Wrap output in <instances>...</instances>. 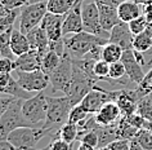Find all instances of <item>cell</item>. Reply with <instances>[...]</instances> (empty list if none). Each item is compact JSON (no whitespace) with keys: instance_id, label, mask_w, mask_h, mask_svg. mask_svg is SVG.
<instances>
[{"instance_id":"obj_21","label":"cell","mask_w":152,"mask_h":150,"mask_svg":"<svg viewBox=\"0 0 152 150\" xmlns=\"http://www.w3.org/2000/svg\"><path fill=\"white\" fill-rule=\"evenodd\" d=\"M117 13H119V18L123 22H130L143 14V10L140 9V5L135 3L134 0H124L121 4L117 7Z\"/></svg>"},{"instance_id":"obj_16","label":"cell","mask_w":152,"mask_h":150,"mask_svg":"<svg viewBox=\"0 0 152 150\" xmlns=\"http://www.w3.org/2000/svg\"><path fill=\"white\" fill-rule=\"evenodd\" d=\"M121 117H123V114H121L120 107L117 106V103L115 101H110L107 103H104L94 114V118H96V122L98 126H113L116 123H119Z\"/></svg>"},{"instance_id":"obj_38","label":"cell","mask_w":152,"mask_h":150,"mask_svg":"<svg viewBox=\"0 0 152 150\" xmlns=\"http://www.w3.org/2000/svg\"><path fill=\"white\" fill-rule=\"evenodd\" d=\"M48 150H72V144L62 140L61 137L54 136L48 146Z\"/></svg>"},{"instance_id":"obj_17","label":"cell","mask_w":152,"mask_h":150,"mask_svg":"<svg viewBox=\"0 0 152 150\" xmlns=\"http://www.w3.org/2000/svg\"><path fill=\"white\" fill-rule=\"evenodd\" d=\"M43 56L37 49H30L28 52L18 56L14 60V67L20 71H35L41 69Z\"/></svg>"},{"instance_id":"obj_41","label":"cell","mask_w":152,"mask_h":150,"mask_svg":"<svg viewBox=\"0 0 152 150\" xmlns=\"http://www.w3.org/2000/svg\"><path fill=\"white\" fill-rule=\"evenodd\" d=\"M3 5L8 9H18L23 8L25 5L28 4V0H0Z\"/></svg>"},{"instance_id":"obj_53","label":"cell","mask_w":152,"mask_h":150,"mask_svg":"<svg viewBox=\"0 0 152 150\" xmlns=\"http://www.w3.org/2000/svg\"><path fill=\"white\" fill-rule=\"evenodd\" d=\"M147 34H150V35L152 36V22H148V25H147V27H146V30H144Z\"/></svg>"},{"instance_id":"obj_11","label":"cell","mask_w":152,"mask_h":150,"mask_svg":"<svg viewBox=\"0 0 152 150\" xmlns=\"http://www.w3.org/2000/svg\"><path fill=\"white\" fill-rule=\"evenodd\" d=\"M17 72V82L20 86L26 89L27 92H41L45 91L50 84L49 80V75L41 70H35V71H20L16 70Z\"/></svg>"},{"instance_id":"obj_51","label":"cell","mask_w":152,"mask_h":150,"mask_svg":"<svg viewBox=\"0 0 152 150\" xmlns=\"http://www.w3.org/2000/svg\"><path fill=\"white\" fill-rule=\"evenodd\" d=\"M76 150H96V148H93V146L90 145H86V144H83V142H80V145H79V148Z\"/></svg>"},{"instance_id":"obj_45","label":"cell","mask_w":152,"mask_h":150,"mask_svg":"<svg viewBox=\"0 0 152 150\" xmlns=\"http://www.w3.org/2000/svg\"><path fill=\"white\" fill-rule=\"evenodd\" d=\"M0 150H18L8 138L0 137Z\"/></svg>"},{"instance_id":"obj_27","label":"cell","mask_w":152,"mask_h":150,"mask_svg":"<svg viewBox=\"0 0 152 150\" xmlns=\"http://www.w3.org/2000/svg\"><path fill=\"white\" fill-rule=\"evenodd\" d=\"M56 136L57 137H61L62 140L70 142L72 144L74 141L77 140V136H79V127L77 124H74V123H64L63 126H61L56 132Z\"/></svg>"},{"instance_id":"obj_5","label":"cell","mask_w":152,"mask_h":150,"mask_svg":"<svg viewBox=\"0 0 152 150\" xmlns=\"http://www.w3.org/2000/svg\"><path fill=\"white\" fill-rule=\"evenodd\" d=\"M49 133L44 127H20L8 134V140L18 150H32L41 138Z\"/></svg>"},{"instance_id":"obj_57","label":"cell","mask_w":152,"mask_h":150,"mask_svg":"<svg viewBox=\"0 0 152 150\" xmlns=\"http://www.w3.org/2000/svg\"><path fill=\"white\" fill-rule=\"evenodd\" d=\"M0 57H1V56H0Z\"/></svg>"},{"instance_id":"obj_54","label":"cell","mask_w":152,"mask_h":150,"mask_svg":"<svg viewBox=\"0 0 152 150\" xmlns=\"http://www.w3.org/2000/svg\"><path fill=\"white\" fill-rule=\"evenodd\" d=\"M135 3H138L139 5H144L146 3H148V1H151V0H134Z\"/></svg>"},{"instance_id":"obj_52","label":"cell","mask_w":152,"mask_h":150,"mask_svg":"<svg viewBox=\"0 0 152 150\" xmlns=\"http://www.w3.org/2000/svg\"><path fill=\"white\" fill-rule=\"evenodd\" d=\"M144 129H148L152 132V120H146V123H144Z\"/></svg>"},{"instance_id":"obj_19","label":"cell","mask_w":152,"mask_h":150,"mask_svg":"<svg viewBox=\"0 0 152 150\" xmlns=\"http://www.w3.org/2000/svg\"><path fill=\"white\" fill-rule=\"evenodd\" d=\"M27 39L30 41L31 48L37 49L41 53V56H44L49 51V38L47 35V33H45V30L40 25L37 27L32 29L27 34Z\"/></svg>"},{"instance_id":"obj_48","label":"cell","mask_w":152,"mask_h":150,"mask_svg":"<svg viewBox=\"0 0 152 150\" xmlns=\"http://www.w3.org/2000/svg\"><path fill=\"white\" fill-rule=\"evenodd\" d=\"M144 58H146V66H150V69L152 67V48L150 51L144 52Z\"/></svg>"},{"instance_id":"obj_20","label":"cell","mask_w":152,"mask_h":150,"mask_svg":"<svg viewBox=\"0 0 152 150\" xmlns=\"http://www.w3.org/2000/svg\"><path fill=\"white\" fill-rule=\"evenodd\" d=\"M98 8H99V21L102 29L110 33L120 22L117 8L108 5H98Z\"/></svg>"},{"instance_id":"obj_47","label":"cell","mask_w":152,"mask_h":150,"mask_svg":"<svg viewBox=\"0 0 152 150\" xmlns=\"http://www.w3.org/2000/svg\"><path fill=\"white\" fill-rule=\"evenodd\" d=\"M12 79V75L10 72H0V89L8 86V83Z\"/></svg>"},{"instance_id":"obj_36","label":"cell","mask_w":152,"mask_h":150,"mask_svg":"<svg viewBox=\"0 0 152 150\" xmlns=\"http://www.w3.org/2000/svg\"><path fill=\"white\" fill-rule=\"evenodd\" d=\"M148 25V21L147 18L144 17V14H140L139 17H137L135 20H133L129 22V27H130V31L133 33V35H138V34L143 33L144 30H146Z\"/></svg>"},{"instance_id":"obj_40","label":"cell","mask_w":152,"mask_h":150,"mask_svg":"<svg viewBox=\"0 0 152 150\" xmlns=\"http://www.w3.org/2000/svg\"><path fill=\"white\" fill-rule=\"evenodd\" d=\"M16 70L14 67V60L8 57H0V72H12Z\"/></svg>"},{"instance_id":"obj_13","label":"cell","mask_w":152,"mask_h":150,"mask_svg":"<svg viewBox=\"0 0 152 150\" xmlns=\"http://www.w3.org/2000/svg\"><path fill=\"white\" fill-rule=\"evenodd\" d=\"M108 41L115 43L123 48V51L133 49V41H134V35L130 31L128 22L120 21L111 31H110Z\"/></svg>"},{"instance_id":"obj_3","label":"cell","mask_w":152,"mask_h":150,"mask_svg":"<svg viewBox=\"0 0 152 150\" xmlns=\"http://www.w3.org/2000/svg\"><path fill=\"white\" fill-rule=\"evenodd\" d=\"M48 111V96L44 91L37 92L35 96H31L27 100H23L22 103V113L25 118L32 127H43L47 120Z\"/></svg>"},{"instance_id":"obj_55","label":"cell","mask_w":152,"mask_h":150,"mask_svg":"<svg viewBox=\"0 0 152 150\" xmlns=\"http://www.w3.org/2000/svg\"><path fill=\"white\" fill-rule=\"evenodd\" d=\"M96 150H111V148L110 146H103V148H97Z\"/></svg>"},{"instance_id":"obj_37","label":"cell","mask_w":152,"mask_h":150,"mask_svg":"<svg viewBox=\"0 0 152 150\" xmlns=\"http://www.w3.org/2000/svg\"><path fill=\"white\" fill-rule=\"evenodd\" d=\"M77 140L83 142V144L90 145L96 149L98 148V144H99V138H98V133L96 129L88 131V132H85V133H80L77 136Z\"/></svg>"},{"instance_id":"obj_29","label":"cell","mask_w":152,"mask_h":150,"mask_svg":"<svg viewBox=\"0 0 152 150\" xmlns=\"http://www.w3.org/2000/svg\"><path fill=\"white\" fill-rule=\"evenodd\" d=\"M12 29L7 30L5 33L0 34V56L8 57L10 60H14V53L12 49Z\"/></svg>"},{"instance_id":"obj_35","label":"cell","mask_w":152,"mask_h":150,"mask_svg":"<svg viewBox=\"0 0 152 150\" xmlns=\"http://www.w3.org/2000/svg\"><path fill=\"white\" fill-rule=\"evenodd\" d=\"M138 144L142 146L144 150H152V132L148 129H139L137 136L134 137Z\"/></svg>"},{"instance_id":"obj_46","label":"cell","mask_w":152,"mask_h":150,"mask_svg":"<svg viewBox=\"0 0 152 150\" xmlns=\"http://www.w3.org/2000/svg\"><path fill=\"white\" fill-rule=\"evenodd\" d=\"M142 10H143L144 17L147 18V21L152 22V0H151V1H148V3H146V4L143 5Z\"/></svg>"},{"instance_id":"obj_34","label":"cell","mask_w":152,"mask_h":150,"mask_svg":"<svg viewBox=\"0 0 152 150\" xmlns=\"http://www.w3.org/2000/svg\"><path fill=\"white\" fill-rule=\"evenodd\" d=\"M21 10H22V8L12 9L8 16H5L4 18H1V20H0V34H3V33H5L7 30L14 27V26H13L14 21H16V18L18 17V14H21Z\"/></svg>"},{"instance_id":"obj_43","label":"cell","mask_w":152,"mask_h":150,"mask_svg":"<svg viewBox=\"0 0 152 150\" xmlns=\"http://www.w3.org/2000/svg\"><path fill=\"white\" fill-rule=\"evenodd\" d=\"M14 97H0V118L3 117V114L5 113V110L9 107V105L13 102Z\"/></svg>"},{"instance_id":"obj_32","label":"cell","mask_w":152,"mask_h":150,"mask_svg":"<svg viewBox=\"0 0 152 150\" xmlns=\"http://www.w3.org/2000/svg\"><path fill=\"white\" fill-rule=\"evenodd\" d=\"M137 113L142 115L146 120H152V93L139 100Z\"/></svg>"},{"instance_id":"obj_30","label":"cell","mask_w":152,"mask_h":150,"mask_svg":"<svg viewBox=\"0 0 152 150\" xmlns=\"http://www.w3.org/2000/svg\"><path fill=\"white\" fill-rule=\"evenodd\" d=\"M138 128L133 127L130 123H129L125 117H121V119L117 123V133H119V138H123V140H133L137 133H138Z\"/></svg>"},{"instance_id":"obj_50","label":"cell","mask_w":152,"mask_h":150,"mask_svg":"<svg viewBox=\"0 0 152 150\" xmlns=\"http://www.w3.org/2000/svg\"><path fill=\"white\" fill-rule=\"evenodd\" d=\"M130 150H144V149L138 144V141L135 138H133V140H130Z\"/></svg>"},{"instance_id":"obj_42","label":"cell","mask_w":152,"mask_h":150,"mask_svg":"<svg viewBox=\"0 0 152 150\" xmlns=\"http://www.w3.org/2000/svg\"><path fill=\"white\" fill-rule=\"evenodd\" d=\"M108 146L111 148V150H130V140L119 138V140L111 142Z\"/></svg>"},{"instance_id":"obj_18","label":"cell","mask_w":152,"mask_h":150,"mask_svg":"<svg viewBox=\"0 0 152 150\" xmlns=\"http://www.w3.org/2000/svg\"><path fill=\"white\" fill-rule=\"evenodd\" d=\"M138 97L135 95L134 89L130 88H121L120 95L116 98V103L120 107V111L123 117H128L137 113V107H138Z\"/></svg>"},{"instance_id":"obj_7","label":"cell","mask_w":152,"mask_h":150,"mask_svg":"<svg viewBox=\"0 0 152 150\" xmlns=\"http://www.w3.org/2000/svg\"><path fill=\"white\" fill-rule=\"evenodd\" d=\"M47 12V1L25 5L20 14V30L27 35L32 29L37 27L41 24Z\"/></svg>"},{"instance_id":"obj_39","label":"cell","mask_w":152,"mask_h":150,"mask_svg":"<svg viewBox=\"0 0 152 150\" xmlns=\"http://www.w3.org/2000/svg\"><path fill=\"white\" fill-rule=\"evenodd\" d=\"M125 119H126L133 127H135V128H138V129H142L144 127V123H146V119H144L142 115H139L138 113L128 115V117H125Z\"/></svg>"},{"instance_id":"obj_23","label":"cell","mask_w":152,"mask_h":150,"mask_svg":"<svg viewBox=\"0 0 152 150\" xmlns=\"http://www.w3.org/2000/svg\"><path fill=\"white\" fill-rule=\"evenodd\" d=\"M98 138H99V144L98 148H103L108 146L111 142L119 140V133H117V123L113 126H98L97 128Z\"/></svg>"},{"instance_id":"obj_22","label":"cell","mask_w":152,"mask_h":150,"mask_svg":"<svg viewBox=\"0 0 152 150\" xmlns=\"http://www.w3.org/2000/svg\"><path fill=\"white\" fill-rule=\"evenodd\" d=\"M12 49H13V53L16 55V57L23 55V53L28 52L30 49H31L27 35L22 33L20 29L13 27V30H12Z\"/></svg>"},{"instance_id":"obj_33","label":"cell","mask_w":152,"mask_h":150,"mask_svg":"<svg viewBox=\"0 0 152 150\" xmlns=\"http://www.w3.org/2000/svg\"><path fill=\"white\" fill-rule=\"evenodd\" d=\"M89 115L90 114L88 113V111L79 103V105L72 106V109L70 111V115H68V122L74 123V124H79L80 122H83L84 119L88 118Z\"/></svg>"},{"instance_id":"obj_25","label":"cell","mask_w":152,"mask_h":150,"mask_svg":"<svg viewBox=\"0 0 152 150\" xmlns=\"http://www.w3.org/2000/svg\"><path fill=\"white\" fill-rule=\"evenodd\" d=\"M76 0H48L47 8L49 13L53 14H67L74 8Z\"/></svg>"},{"instance_id":"obj_8","label":"cell","mask_w":152,"mask_h":150,"mask_svg":"<svg viewBox=\"0 0 152 150\" xmlns=\"http://www.w3.org/2000/svg\"><path fill=\"white\" fill-rule=\"evenodd\" d=\"M120 91H121L120 88L119 89H115V91L104 89V88H102V87H97V84H96V87L83 98L80 105L84 107L89 114H96L104 103H107L110 101H116L117 96L120 95Z\"/></svg>"},{"instance_id":"obj_4","label":"cell","mask_w":152,"mask_h":150,"mask_svg":"<svg viewBox=\"0 0 152 150\" xmlns=\"http://www.w3.org/2000/svg\"><path fill=\"white\" fill-rule=\"evenodd\" d=\"M96 84H97L96 80L90 79L88 75H85L80 69L74 65V74H72L71 82L68 83V86L66 87L63 93L64 96L68 97L72 106H75L83 101V98L96 87Z\"/></svg>"},{"instance_id":"obj_1","label":"cell","mask_w":152,"mask_h":150,"mask_svg":"<svg viewBox=\"0 0 152 150\" xmlns=\"http://www.w3.org/2000/svg\"><path fill=\"white\" fill-rule=\"evenodd\" d=\"M107 43V38H102L86 31L72 34L70 36H64L66 51L70 53L72 58H84L93 48L98 47V45H106Z\"/></svg>"},{"instance_id":"obj_10","label":"cell","mask_w":152,"mask_h":150,"mask_svg":"<svg viewBox=\"0 0 152 150\" xmlns=\"http://www.w3.org/2000/svg\"><path fill=\"white\" fill-rule=\"evenodd\" d=\"M81 17L84 31L94 34L102 38H110V33L104 31L101 26L99 21V8L94 1H85L83 0L81 4Z\"/></svg>"},{"instance_id":"obj_14","label":"cell","mask_w":152,"mask_h":150,"mask_svg":"<svg viewBox=\"0 0 152 150\" xmlns=\"http://www.w3.org/2000/svg\"><path fill=\"white\" fill-rule=\"evenodd\" d=\"M121 62L124 64L125 70H126V76L133 83L139 84L144 79L146 74H144V71H143V66L135 58L134 49L124 51L123 57H121Z\"/></svg>"},{"instance_id":"obj_15","label":"cell","mask_w":152,"mask_h":150,"mask_svg":"<svg viewBox=\"0 0 152 150\" xmlns=\"http://www.w3.org/2000/svg\"><path fill=\"white\" fill-rule=\"evenodd\" d=\"M81 4H83V1H76L74 8L64 16L63 27H62L63 29V36L84 31L83 17H81Z\"/></svg>"},{"instance_id":"obj_12","label":"cell","mask_w":152,"mask_h":150,"mask_svg":"<svg viewBox=\"0 0 152 150\" xmlns=\"http://www.w3.org/2000/svg\"><path fill=\"white\" fill-rule=\"evenodd\" d=\"M66 16V14H64ZM63 14H53L47 12L41 21L40 26L45 30L47 35L49 38V43H54L61 39H63V21H64Z\"/></svg>"},{"instance_id":"obj_31","label":"cell","mask_w":152,"mask_h":150,"mask_svg":"<svg viewBox=\"0 0 152 150\" xmlns=\"http://www.w3.org/2000/svg\"><path fill=\"white\" fill-rule=\"evenodd\" d=\"M152 48V36L146 31L138 34L134 36V41H133V49L138 52H147Z\"/></svg>"},{"instance_id":"obj_24","label":"cell","mask_w":152,"mask_h":150,"mask_svg":"<svg viewBox=\"0 0 152 150\" xmlns=\"http://www.w3.org/2000/svg\"><path fill=\"white\" fill-rule=\"evenodd\" d=\"M0 93L5 95V96H10V97H14V98H22V100H27L31 97V92H27L26 89H23L20 83L17 82V79H14L12 76V79H10V82L8 83V86L1 88L0 89Z\"/></svg>"},{"instance_id":"obj_9","label":"cell","mask_w":152,"mask_h":150,"mask_svg":"<svg viewBox=\"0 0 152 150\" xmlns=\"http://www.w3.org/2000/svg\"><path fill=\"white\" fill-rule=\"evenodd\" d=\"M72 74H74V65H72V58L67 51L62 56L59 65L49 74V80L53 91L64 92L68 83L71 82Z\"/></svg>"},{"instance_id":"obj_26","label":"cell","mask_w":152,"mask_h":150,"mask_svg":"<svg viewBox=\"0 0 152 150\" xmlns=\"http://www.w3.org/2000/svg\"><path fill=\"white\" fill-rule=\"evenodd\" d=\"M123 53H124V51L120 45L108 41V43L103 45V48H102V60H104L106 62H108V64L117 62V61L121 60Z\"/></svg>"},{"instance_id":"obj_49","label":"cell","mask_w":152,"mask_h":150,"mask_svg":"<svg viewBox=\"0 0 152 150\" xmlns=\"http://www.w3.org/2000/svg\"><path fill=\"white\" fill-rule=\"evenodd\" d=\"M10 10H12V9L5 8V7L3 5V3L0 1V20H1V18H4L5 16H8V14L10 13Z\"/></svg>"},{"instance_id":"obj_44","label":"cell","mask_w":152,"mask_h":150,"mask_svg":"<svg viewBox=\"0 0 152 150\" xmlns=\"http://www.w3.org/2000/svg\"><path fill=\"white\" fill-rule=\"evenodd\" d=\"M97 5H108V7H119L124 0H93Z\"/></svg>"},{"instance_id":"obj_56","label":"cell","mask_w":152,"mask_h":150,"mask_svg":"<svg viewBox=\"0 0 152 150\" xmlns=\"http://www.w3.org/2000/svg\"><path fill=\"white\" fill-rule=\"evenodd\" d=\"M32 150H43V149H36V148H35V149H32Z\"/></svg>"},{"instance_id":"obj_6","label":"cell","mask_w":152,"mask_h":150,"mask_svg":"<svg viewBox=\"0 0 152 150\" xmlns=\"http://www.w3.org/2000/svg\"><path fill=\"white\" fill-rule=\"evenodd\" d=\"M22 98H14L9 107L0 118V137L7 138L8 134L20 127H32L22 113Z\"/></svg>"},{"instance_id":"obj_2","label":"cell","mask_w":152,"mask_h":150,"mask_svg":"<svg viewBox=\"0 0 152 150\" xmlns=\"http://www.w3.org/2000/svg\"><path fill=\"white\" fill-rule=\"evenodd\" d=\"M72 109V103L67 96L63 97H49L48 96V111L47 120L44 128L49 132H53L56 128H59L64 123L68 122V115Z\"/></svg>"},{"instance_id":"obj_28","label":"cell","mask_w":152,"mask_h":150,"mask_svg":"<svg viewBox=\"0 0 152 150\" xmlns=\"http://www.w3.org/2000/svg\"><path fill=\"white\" fill-rule=\"evenodd\" d=\"M61 60H62V57H61L58 53L56 51H53V49H49L43 56V60H41V70L47 75H49L59 65Z\"/></svg>"}]
</instances>
